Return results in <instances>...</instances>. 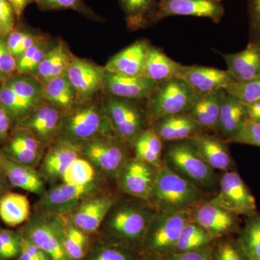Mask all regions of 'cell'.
<instances>
[{
    "mask_svg": "<svg viewBox=\"0 0 260 260\" xmlns=\"http://www.w3.org/2000/svg\"><path fill=\"white\" fill-rule=\"evenodd\" d=\"M9 142L29 150L40 152L41 142L34 136L31 132L22 126L15 130Z\"/></svg>",
    "mask_w": 260,
    "mask_h": 260,
    "instance_id": "cell-47",
    "label": "cell"
},
{
    "mask_svg": "<svg viewBox=\"0 0 260 260\" xmlns=\"http://www.w3.org/2000/svg\"><path fill=\"white\" fill-rule=\"evenodd\" d=\"M135 158L159 169L162 164L164 141L152 127L143 130L135 140Z\"/></svg>",
    "mask_w": 260,
    "mask_h": 260,
    "instance_id": "cell-28",
    "label": "cell"
},
{
    "mask_svg": "<svg viewBox=\"0 0 260 260\" xmlns=\"http://www.w3.org/2000/svg\"><path fill=\"white\" fill-rule=\"evenodd\" d=\"M247 119V106L224 92L217 131L220 138L230 143L240 133Z\"/></svg>",
    "mask_w": 260,
    "mask_h": 260,
    "instance_id": "cell-19",
    "label": "cell"
},
{
    "mask_svg": "<svg viewBox=\"0 0 260 260\" xmlns=\"http://www.w3.org/2000/svg\"><path fill=\"white\" fill-rule=\"evenodd\" d=\"M249 260H260V215L249 217L239 239Z\"/></svg>",
    "mask_w": 260,
    "mask_h": 260,
    "instance_id": "cell-36",
    "label": "cell"
},
{
    "mask_svg": "<svg viewBox=\"0 0 260 260\" xmlns=\"http://www.w3.org/2000/svg\"><path fill=\"white\" fill-rule=\"evenodd\" d=\"M79 149L70 141L54 145L44 159V170L51 177H62L71 162L78 158Z\"/></svg>",
    "mask_w": 260,
    "mask_h": 260,
    "instance_id": "cell-30",
    "label": "cell"
},
{
    "mask_svg": "<svg viewBox=\"0 0 260 260\" xmlns=\"http://www.w3.org/2000/svg\"><path fill=\"white\" fill-rule=\"evenodd\" d=\"M190 139L196 145L205 161L214 171L225 172L233 170L234 164L227 143L220 135L203 132Z\"/></svg>",
    "mask_w": 260,
    "mask_h": 260,
    "instance_id": "cell-17",
    "label": "cell"
},
{
    "mask_svg": "<svg viewBox=\"0 0 260 260\" xmlns=\"http://www.w3.org/2000/svg\"><path fill=\"white\" fill-rule=\"evenodd\" d=\"M178 78L185 80L200 95L224 90L236 81L227 70L199 65H183Z\"/></svg>",
    "mask_w": 260,
    "mask_h": 260,
    "instance_id": "cell-12",
    "label": "cell"
},
{
    "mask_svg": "<svg viewBox=\"0 0 260 260\" xmlns=\"http://www.w3.org/2000/svg\"><path fill=\"white\" fill-rule=\"evenodd\" d=\"M0 84H1V83H0Z\"/></svg>",
    "mask_w": 260,
    "mask_h": 260,
    "instance_id": "cell-62",
    "label": "cell"
},
{
    "mask_svg": "<svg viewBox=\"0 0 260 260\" xmlns=\"http://www.w3.org/2000/svg\"><path fill=\"white\" fill-rule=\"evenodd\" d=\"M17 74V59L7 46L6 39L0 38V82L1 84Z\"/></svg>",
    "mask_w": 260,
    "mask_h": 260,
    "instance_id": "cell-43",
    "label": "cell"
},
{
    "mask_svg": "<svg viewBox=\"0 0 260 260\" xmlns=\"http://www.w3.org/2000/svg\"><path fill=\"white\" fill-rule=\"evenodd\" d=\"M213 249L207 246L195 250L174 251L168 254L167 260H212Z\"/></svg>",
    "mask_w": 260,
    "mask_h": 260,
    "instance_id": "cell-48",
    "label": "cell"
},
{
    "mask_svg": "<svg viewBox=\"0 0 260 260\" xmlns=\"http://www.w3.org/2000/svg\"><path fill=\"white\" fill-rule=\"evenodd\" d=\"M105 74L104 68L78 58H73L66 71L79 102H88L104 88Z\"/></svg>",
    "mask_w": 260,
    "mask_h": 260,
    "instance_id": "cell-9",
    "label": "cell"
},
{
    "mask_svg": "<svg viewBox=\"0 0 260 260\" xmlns=\"http://www.w3.org/2000/svg\"><path fill=\"white\" fill-rule=\"evenodd\" d=\"M251 42L260 44V0H248Z\"/></svg>",
    "mask_w": 260,
    "mask_h": 260,
    "instance_id": "cell-49",
    "label": "cell"
},
{
    "mask_svg": "<svg viewBox=\"0 0 260 260\" xmlns=\"http://www.w3.org/2000/svg\"><path fill=\"white\" fill-rule=\"evenodd\" d=\"M21 251V234L0 229V260L18 258Z\"/></svg>",
    "mask_w": 260,
    "mask_h": 260,
    "instance_id": "cell-40",
    "label": "cell"
},
{
    "mask_svg": "<svg viewBox=\"0 0 260 260\" xmlns=\"http://www.w3.org/2000/svg\"><path fill=\"white\" fill-rule=\"evenodd\" d=\"M0 177L5 178L4 173H3V169H2L1 165H0Z\"/></svg>",
    "mask_w": 260,
    "mask_h": 260,
    "instance_id": "cell-59",
    "label": "cell"
},
{
    "mask_svg": "<svg viewBox=\"0 0 260 260\" xmlns=\"http://www.w3.org/2000/svg\"><path fill=\"white\" fill-rule=\"evenodd\" d=\"M114 205L109 197L94 198L80 206L73 215V223L82 232H95Z\"/></svg>",
    "mask_w": 260,
    "mask_h": 260,
    "instance_id": "cell-24",
    "label": "cell"
},
{
    "mask_svg": "<svg viewBox=\"0 0 260 260\" xmlns=\"http://www.w3.org/2000/svg\"><path fill=\"white\" fill-rule=\"evenodd\" d=\"M14 10L17 20L22 18L25 8L28 6L34 0H8Z\"/></svg>",
    "mask_w": 260,
    "mask_h": 260,
    "instance_id": "cell-55",
    "label": "cell"
},
{
    "mask_svg": "<svg viewBox=\"0 0 260 260\" xmlns=\"http://www.w3.org/2000/svg\"><path fill=\"white\" fill-rule=\"evenodd\" d=\"M0 104L12 120H23L32 114L41 104L27 99L10 88L5 82L0 85Z\"/></svg>",
    "mask_w": 260,
    "mask_h": 260,
    "instance_id": "cell-31",
    "label": "cell"
},
{
    "mask_svg": "<svg viewBox=\"0 0 260 260\" xmlns=\"http://www.w3.org/2000/svg\"><path fill=\"white\" fill-rule=\"evenodd\" d=\"M148 203L156 211L189 213L204 203L203 190L162 162Z\"/></svg>",
    "mask_w": 260,
    "mask_h": 260,
    "instance_id": "cell-1",
    "label": "cell"
},
{
    "mask_svg": "<svg viewBox=\"0 0 260 260\" xmlns=\"http://www.w3.org/2000/svg\"><path fill=\"white\" fill-rule=\"evenodd\" d=\"M150 46L151 44L148 41H137L112 56L104 67V69L109 73L119 75H143Z\"/></svg>",
    "mask_w": 260,
    "mask_h": 260,
    "instance_id": "cell-15",
    "label": "cell"
},
{
    "mask_svg": "<svg viewBox=\"0 0 260 260\" xmlns=\"http://www.w3.org/2000/svg\"><path fill=\"white\" fill-rule=\"evenodd\" d=\"M155 212L132 205L120 207L109 219V229L118 239L131 242L139 240L145 236Z\"/></svg>",
    "mask_w": 260,
    "mask_h": 260,
    "instance_id": "cell-8",
    "label": "cell"
},
{
    "mask_svg": "<svg viewBox=\"0 0 260 260\" xmlns=\"http://www.w3.org/2000/svg\"><path fill=\"white\" fill-rule=\"evenodd\" d=\"M212 260H249L240 242L223 241L213 250Z\"/></svg>",
    "mask_w": 260,
    "mask_h": 260,
    "instance_id": "cell-42",
    "label": "cell"
},
{
    "mask_svg": "<svg viewBox=\"0 0 260 260\" xmlns=\"http://www.w3.org/2000/svg\"><path fill=\"white\" fill-rule=\"evenodd\" d=\"M90 184L84 186L66 184L56 186L45 196L44 204L49 206H60L69 204L81 198L90 190Z\"/></svg>",
    "mask_w": 260,
    "mask_h": 260,
    "instance_id": "cell-37",
    "label": "cell"
},
{
    "mask_svg": "<svg viewBox=\"0 0 260 260\" xmlns=\"http://www.w3.org/2000/svg\"><path fill=\"white\" fill-rule=\"evenodd\" d=\"M59 229L63 246L70 260L83 258L88 250V239L83 232L73 223H61Z\"/></svg>",
    "mask_w": 260,
    "mask_h": 260,
    "instance_id": "cell-34",
    "label": "cell"
},
{
    "mask_svg": "<svg viewBox=\"0 0 260 260\" xmlns=\"http://www.w3.org/2000/svg\"><path fill=\"white\" fill-rule=\"evenodd\" d=\"M73 59L64 43L59 42L48 51L34 76L44 85L53 78L66 74Z\"/></svg>",
    "mask_w": 260,
    "mask_h": 260,
    "instance_id": "cell-27",
    "label": "cell"
},
{
    "mask_svg": "<svg viewBox=\"0 0 260 260\" xmlns=\"http://www.w3.org/2000/svg\"><path fill=\"white\" fill-rule=\"evenodd\" d=\"M158 169L137 158L126 160L119 172L121 189L126 194L148 202Z\"/></svg>",
    "mask_w": 260,
    "mask_h": 260,
    "instance_id": "cell-10",
    "label": "cell"
},
{
    "mask_svg": "<svg viewBox=\"0 0 260 260\" xmlns=\"http://www.w3.org/2000/svg\"><path fill=\"white\" fill-rule=\"evenodd\" d=\"M3 152L9 158L28 167H34L39 161V152L29 150L11 142L8 143Z\"/></svg>",
    "mask_w": 260,
    "mask_h": 260,
    "instance_id": "cell-44",
    "label": "cell"
},
{
    "mask_svg": "<svg viewBox=\"0 0 260 260\" xmlns=\"http://www.w3.org/2000/svg\"><path fill=\"white\" fill-rule=\"evenodd\" d=\"M27 32H28L25 31V30L15 28L5 39H6L7 46H8V49H10L13 55H14L15 51L17 50L20 44H21L22 41L23 40Z\"/></svg>",
    "mask_w": 260,
    "mask_h": 260,
    "instance_id": "cell-52",
    "label": "cell"
},
{
    "mask_svg": "<svg viewBox=\"0 0 260 260\" xmlns=\"http://www.w3.org/2000/svg\"><path fill=\"white\" fill-rule=\"evenodd\" d=\"M225 90L200 95L188 112L205 132L217 133L220 107Z\"/></svg>",
    "mask_w": 260,
    "mask_h": 260,
    "instance_id": "cell-23",
    "label": "cell"
},
{
    "mask_svg": "<svg viewBox=\"0 0 260 260\" xmlns=\"http://www.w3.org/2000/svg\"><path fill=\"white\" fill-rule=\"evenodd\" d=\"M0 83H1V82H0Z\"/></svg>",
    "mask_w": 260,
    "mask_h": 260,
    "instance_id": "cell-61",
    "label": "cell"
},
{
    "mask_svg": "<svg viewBox=\"0 0 260 260\" xmlns=\"http://www.w3.org/2000/svg\"><path fill=\"white\" fill-rule=\"evenodd\" d=\"M224 90L246 106L250 105L260 101V77L249 81L234 82Z\"/></svg>",
    "mask_w": 260,
    "mask_h": 260,
    "instance_id": "cell-39",
    "label": "cell"
},
{
    "mask_svg": "<svg viewBox=\"0 0 260 260\" xmlns=\"http://www.w3.org/2000/svg\"><path fill=\"white\" fill-rule=\"evenodd\" d=\"M238 215L211 202H204L189 212V220L198 224L215 239L235 232Z\"/></svg>",
    "mask_w": 260,
    "mask_h": 260,
    "instance_id": "cell-11",
    "label": "cell"
},
{
    "mask_svg": "<svg viewBox=\"0 0 260 260\" xmlns=\"http://www.w3.org/2000/svg\"><path fill=\"white\" fill-rule=\"evenodd\" d=\"M11 121L12 119L9 114L5 110V108L0 104V142L8 139Z\"/></svg>",
    "mask_w": 260,
    "mask_h": 260,
    "instance_id": "cell-53",
    "label": "cell"
},
{
    "mask_svg": "<svg viewBox=\"0 0 260 260\" xmlns=\"http://www.w3.org/2000/svg\"><path fill=\"white\" fill-rule=\"evenodd\" d=\"M22 236L44 251L51 260H70L63 246L59 230L46 223L32 224Z\"/></svg>",
    "mask_w": 260,
    "mask_h": 260,
    "instance_id": "cell-22",
    "label": "cell"
},
{
    "mask_svg": "<svg viewBox=\"0 0 260 260\" xmlns=\"http://www.w3.org/2000/svg\"><path fill=\"white\" fill-rule=\"evenodd\" d=\"M183 65L173 60L159 48L150 46L143 72V75L160 84L178 78Z\"/></svg>",
    "mask_w": 260,
    "mask_h": 260,
    "instance_id": "cell-25",
    "label": "cell"
},
{
    "mask_svg": "<svg viewBox=\"0 0 260 260\" xmlns=\"http://www.w3.org/2000/svg\"><path fill=\"white\" fill-rule=\"evenodd\" d=\"M227 70L237 82H245L260 77V44L249 42L244 50L223 54Z\"/></svg>",
    "mask_w": 260,
    "mask_h": 260,
    "instance_id": "cell-20",
    "label": "cell"
},
{
    "mask_svg": "<svg viewBox=\"0 0 260 260\" xmlns=\"http://www.w3.org/2000/svg\"><path fill=\"white\" fill-rule=\"evenodd\" d=\"M159 85L144 75L126 76L106 71L104 88L110 96L140 101L146 100Z\"/></svg>",
    "mask_w": 260,
    "mask_h": 260,
    "instance_id": "cell-13",
    "label": "cell"
},
{
    "mask_svg": "<svg viewBox=\"0 0 260 260\" xmlns=\"http://www.w3.org/2000/svg\"><path fill=\"white\" fill-rule=\"evenodd\" d=\"M93 260H130V258L123 251L112 248H107L99 251L94 256Z\"/></svg>",
    "mask_w": 260,
    "mask_h": 260,
    "instance_id": "cell-51",
    "label": "cell"
},
{
    "mask_svg": "<svg viewBox=\"0 0 260 260\" xmlns=\"http://www.w3.org/2000/svg\"><path fill=\"white\" fill-rule=\"evenodd\" d=\"M150 127L153 128L164 143L190 139L205 132L188 112L162 118Z\"/></svg>",
    "mask_w": 260,
    "mask_h": 260,
    "instance_id": "cell-18",
    "label": "cell"
},
{
    "mask_svg": "<svg viewBox=\"0 0 260 260\" xmlns=\"http://www.w3.org/2000/svg\"><path fill=\"white\" fill-rule=\"evenodd\" d=\"M5 178L0 177V199L7 192L6 184H5Z\"/></svg>",
    "mask_w": 260,
    "mask_h": 260,
    "instance_id": "cell-58",
    "label": "cell"
},
{
    "mask_svg": "<svg viewBox=\"0 0 260 260\" xmlns=\"http://www.w3.org/2000/svg\"><path fill=\"white\" fill-rule=\"evenodd\" d=\"M151 260H167V259H151Z\"/></svg>",
    "mask_w": 260,
    "mask_h": 260,
    "instance_id": "cell-60",
    "label": "cell"
},
{
    "mask_svg": "<svg viewBox=\"0 0 260 260\" xmlns=\"http://www.w3.org/2000/svg\"><path fill=\"white\" fill-rule=\"evenodd\" d=\"M218 194L209 201L237 215H256V200L236 171L224 172L218 182Z\"/></svg>",
    "mask_w": 260,
    "mask_h": 260,
    "instance_id": "cell-5",
    "label": "cell"
},
{
    "mask_svg": "<svg viewBox=\"0 0 260 260\" xmlns=\"http://www.w3.org/2000/svg\"><path fill=\"white\" fill-rule=\"evenodd\" d=\"M95 177V171L91 164L79 157L75 158L62 175L66 184L84 186L90 184Z\"/></svg>",
    "mask_w": 260,
    "mask_h": 260,
    "instance_id": "cell-38",
    "label": "cell"
},
{
    "mask_svg": "<svg viewBox=\"0 0 260 260\" xmlns=\"http://www.w3.org/2000/svg\"><path fill=\"white\" fill-rule=\"evenodd\" d=\"M136 102L109 95L104 102V110L115 136L126 143H134L146 123L145 113Z\"/></svg>",
    "mask_w": 260,
    "mask_h": 260,
    "instance_id": "cell-4",
    "label": "cell"
},
{
    "mask_svg": "<svg viewBox=\"0 0 260 260\" xmlns=\"http://www.w3.org/2000/svg\"><path fill=\"white\" fill-rule=\"evenodd\" d=\"M67 128L70 135L77 139H88L102 128L107 138L116 137L107 115L103 119L97 108L92 105L80 108L73 113L68 119Z\"/></svg>",
    "mask_w": 260,
    "mask_h": 260,
    "instance_id": "cell-14",
    "label": "cell"
},
{
    "mask_svg": "<svg viewBox=\"0 0 260 260\" xmlns=\"http://www.w3.org/2000/svg\"><path fill=\"white\" fill-rule=\"evenodd\" d=\"M162 162L181 177L205 190L213 189L219 181L191 139L167 143Z\"/></svg>",
    "mask_w": 260,
    "mask_h": 260,
    "instance_id": "cell-2",
    "label": "cell"
},
{
    "mask_svg": "<svg viewBox=\"0 0 260 260\" xmlns=\"http://www.w3.org/2000/svg\"><path fill=\"white\" fill-rule=\"evenodd\" d=\"M30 213V203L25 195L7 191L0 199V218L8 226L23 223Z\"/></svg>",
    "mask_w": 260,
    "mask_h": 260,
    "instance_id": "cell-29",
    "label": "cell"
},
{
    "mask_svg": "<svg viewBox=\"0 0 260 260\" xmlns=\"http://www.w3.org/2000/svg\"><path fill=\"white\" fill-rule=\"evenodd\" d=\"M0 165L5 179L13 186L35 194L44 190V183L32 167L9 158L3 151H0Z\"/></svg>",
    "mask_w": 260,
    "mask_h": 260,
    "instance_id": "cell-21",
    "label": "cell"
},
{
    "mask_svg": "<svg viewBox=\"0 0 260 260\" xmlns=\"http://www.w3.org/2000/svg\"><path fill=\"white\" fill-rule=\"evenodd\" d=\"M21 249L26 251L30 256L37 260H51L49 256L38 247L35 244H32L27 238L21 235Z\"/></svg>",
    "mask_w": 260,
    "mask_h": 260,
    "instance_id": "cell-50",
    "label": "cell"
},
{
    "mask_svg": "<svg viewBox=\"0 0 260 260\" xmlns=\"http://www.w3.org/2000/svg\"><path fill=\"white\" fill-rule=\"evenodd\" d=\"M16 15L8 0H0V38L6 39L15 28Z\"/></svg>",
    "mask_w": 260,
    "mask_h": 260,
    "instance_id": "cell-46",
    "label": "cell"
},
{
    "mask_svg": "<svg viewBox=\"0 0 260 260\" xmlns=\"http://www.w3.org/2000/svg\"><path fill=\"white\" fill-rule=\"evenodd\" d=\"M24 120L22 127L31 132L39 141H46L57 129L60 113L55 106L41 105Z\"/></svg>",
    "mask_w": 260,
    "mask_h": 260,
    "instance_id": "cell-26",
    "label": "cell"
},
{
    "mask_svg": "<svg viewBox=\"0 0 260 260\" xmlns=\"http://www.w3.org/2000/svg\"><path fill=\"white\" fill-rule=\"evenodd\" d=\"M213 239L215 238L203 227L189 220L183 228L174 251H186L200 249L208 246Z\"/></svg>",
    "mask_w": 260,
    "mask_h": 260,
    "instance_id": "cell-35",
    "label": "cell"
},
{
    "mask_svg": "<svg viewBox=\"0 0 260 260\" xmlns=\"http://www.w3.org/2000/svg\"><path fill=\"white\" fill-rule=\"evenodd\" d=\"M43 88L46 100L60 109H70L77 101L75 89L66 74L49 80Z\"/></svg>",
    "mask_w": 260,
    "mask_h": 260,
    "instance_id": "cell-32",
    "label": "cell"
},
{
    "mask_svg": "<svg viewBox=\"0 0 260 260\" xmlns=\"http://www.w3.org/2000/svg\"><path fill=\"white\" fill-rule=\"evenodd\" d=\"M200 95L180 78L160 83L146 99L145 120L149 127L162 118L189 112Z\"/></svg>",
    "mask_w": 260,
    "mask_h": 260,
    "instance_id": "cell-3",
    "label": "cell"
},
{
    "mask_svg": "<svg viewBox=\"0 0 260 260\" xmlns=\"http://www.w3.org/2000/svg\"><path fill=\"white\" fill-rule=\"evenodd\" d=\"M248 119L260 121V101L247 106Z\"/></svg>",
    "mask_w": 260,
    "mask_h": 260,
    "instance_id": "cell-56",
    "label": "cell"
},
{
    "mask_svg": "<svg viewBox=\"0 0 260 260\" xmlns=\"http://www.w3.org/2000/svg\"><path fill=\"white\" fill-rule=\"evenodd\" d=\"M85 153L95 165L109 174H119L126 162L125 150L112 138L91 140L85 147Z\"/></svg>",
    "mask_w": 260,
    "mask_h": 260,
    "instance_id": "cell-16",
    "label": "cell"
},
{
    "mask_svg": "<svg viewBox=\"0 0 260 260\" xmlns=\"http://www.w3.org/2000/svg\"><path fill=\"white\" fill-rule=\"evenodd\" d=\"M17 260H37L35 258L32 257V256H30L28 253H27L26 251L23 250L21 249V251H20V255L18 256V257L17 258Z\"/></svg>",
    "mask_w": 260,
    "mask_h": 260,
    "instance_id": "cell-57",
    "label": "cell"
},
{
    "mask_svg": "<svg viewBox=\"0 0 260 260\" xmlns=\"http://www.w3.org/2000/svg\"><path fill=\"white\" fill-rule=\"evenodd\" d=\"M230 143H241L260 148V121L248 119L240 133Z\"/></svg>",
    "mask_w": 260,
    "mask_h": 260,
    "instance_id": "cell-45",
    "label": "cell"
},
{
    "mask_svg": "<svg viewBox=\"0 0 260 260\" xmlns=\"http://www.w3.org/2000/svg\"><path fill=\"white\" fill-rule=\"evenodd\" d=\"M188 221L189 213L155 212L145 234L150 250L161 254L174 252L181 231Z\"/></svg>",
    "mask_w": 260,
    "mask_h": 260,
    "instance_id": "cell-6",
    "label": "cell"
},
{
    "mask_svg": "<svg viewBox=\"0 0 260 260\" xmlns=\"http://www.w3.org/2000/svg\"><path fill=\"white\" fill-rule=\"evenodd\" d=\"M43 38L41 36L35 35L31 32H27L23 40L22 41L21 44H20L17 50L15 51L14 56L16 59H18L19 56L23 54L24 51H26L28 48L35 44L36 43L42 40Z\"/></svg>",
    "mask_w": 260,
    "mask_h": 260,
    "instance_id": "cell-54",
    "label": "cell"
},
{
    "mask_svg": "<svg viewBox=\"0 0 260 260\" xmlns=\"http://www.w3.org/2000/svg\"><path fill=\"white\" fill-rule=\"evenodd\" d=\"M224 14L223 0H158L153 22L179 15L209 18L219 23Z\"/></svg>",
    "mask_w": 260,
    "mask_h": 260,
    "instance_id": "cell-7",
    "label": "cell"
},
{
    "mask_svg": "<svg viewBox=\"0 0 260 260\" xmlns=\"http://www.w3.org/2000/svg\"><path fill=\"white\" fill-rule=\"evenodd\" d=\"M34 2L42 10H73L86 16L95 17L83 0H34Z\"/></svg>",
    "mask_w": 260,
    "mask_h": 260,
    "instance_id": "cell-41",
    "label": "cell"
},
{
    "mask_svg": "<svg viewBox=\"0 0 260 260\" xmlns=\"http://www.w3.org/2000/svg\"><path fill=\"white\" fill-rule=\"evenodd\" d=\"M130 28H139L153 22L156 10L155 0H119Z\"/></svg>",
    "mask_w": 260,
    "mask_h": 260,
    "instance_id": "cell-33",
    "label": "cell"
}]
</instances>
